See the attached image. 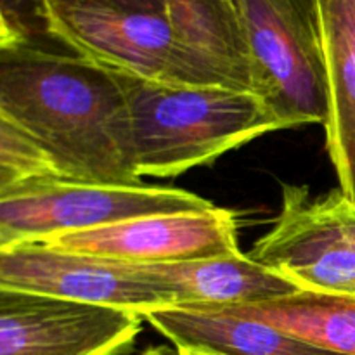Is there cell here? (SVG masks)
<instances>
[{
	"label": "cell",
	"mask_w": 355,
	"mask_h": 355,
	"mask_svg": "<svg viewBox=\"0 0 355 355\" xmlns=\"http://www.w3.org/2000/svg\"><path fill=\"white\" fill-rule=\"evenodd\" d=\"M40 30L104 68L175 85L257 94V76L231 0H172L163 12L92 0H40Z\"/></svg>",
	"instance_id": "obj_1"
},
{
	"label": "cell",
	"mask_w": 355,
	"mask_h": 355,
	"mask_svg": "<svg viewBox=\"0 0 355 355\" xmlns=\"http://www.w3.org/2000/svg\"><path fill=\"white\" fill-rule=\"evenodd\" d=\"M0 118L37 141L66 180L141 186L130 114L114 71L35 45H0Z\"/></svg>",
	"instance_id": "obj_2"
},
{
	"label": "cell",
	"mask_w": 355,
	"mask_h": 355,
	"mask_svg": "<svg viewBox=\"0 0 355 355\" xmlns=\"http://www.w3.org/2000/svg\"><path fill=\"white\" fill-rule=\"evenodd\" d=\"M110 69V68H107ZM114 71L130 114L139 177L172 179L283 130L267 103L227 85H175Z\"/></svg>",
	"instance_id": "obj_3"
},
{
	"label": "cell",
	"mask_w": 355,
	"mask_h": 355,
	"mask_svg": "<svg viewBox=\"0 0 355 355\" xmlns=\"http://www.w3.org/2000/svg\"><path fill=\"white\" fill-rule=\"evenodd\" d=\"M257 76V96L283 128L324 123L326 61L314 0H231Z\"/></svg>",
	"instance_id": "obj_4"
},
{
	"label": "cell",
	"mask_w": 355,
	"mask_h": 355,
	"mask_svg": "<svg viewBox=\"0 0 355 355\" xmlns=\"http://www.w3.org/2000/svg\"><path fill=\"white\" fill-rule=\"evenodd\" d=\"M215 205L205 198L175 187L76 180L35 184L0 196V250L132 218L203 211Z\"/></svg>",
	"instance_id": "obj_5"
},
{
	"label": "cell",
	"mask_w": 355,
	"mask_h": 355,
	"mask_svg": "<svg viewBox=\"0 0 355 355\" xmlns=\"http://www.w3.org/2000/svg\"><path fill=\"white\" fill-rule=\"evenodd\" d=\"M250 257L302 290L355 297V245L329 193L283 184L279 214Z\"/></svg>",
	"instance_id": "obj_6"
},
{
	"label": "cell",
	"mask_w": 355,
	"mask_h": 355,
	"mask_svg": "<svg viewBox=\"0 0 355 355\" xmlns=\"http://www.w3.org/2000/svg\"><path fill=\"white\" fill-rule=\"evenodd\" d=\"M142 321L130 309L0 290V355H125Z\"/></svg>",
	"instance_id": "obj_7"
},
{
	"label": "cell",
	"mask_w": 355,
	"mask_h": 355,
	"mask_svg": "<svg viewBox=\"0 0 355 355\" xmlns=\"http://www.w3.org/2000/svg\"><path fill=\"white\" fill-rule=\"evenodd\" d=\"M0 290L130 309L170 307L163 288L141 266L64 252L45 243L0 250Z\"/></svg>",
	"instance_id": "obj_8"
},
{
	"label": "cell",
	"mask_w": 355,
	"mask_h": 355,
	"mask_svg": "<svg viewBox=\"0 0 355 355\" xmlns=\"http://www.w3.org/2000/svg\"><path fill=\"white\" fill-rule=\"evenodd\" d=\"M38 243L130 266L191 262L239 252L234 214L218 207L149 215Z\"/></svg>",
	"instance_id": "obj_9"
},
{
	"label": "cell",
	"mask_w": 355,
	"mask_h": 355,
	"mask_svg": "<svg viewBox=\"0 0 355 355\" xmlns=\"http://www.w3.org/2000/svg\"><path fill=\"white\" fill-rule=\"evenodd\" d=\"M165 291L170 307L218 312L259 305L302 288L241 252L179 263L141 266Z\"/></svg>",
	"instance_id": "obj_10"
},
{
	"label": "cell",
	"mask_w": 355,
	"mask_h": 355,
	"mask_svg": "<svg viewBox=\"0 0 355 355\" xmlns=\"http://www.w3.org/2000/svg\"><path fill=\"white\" fill-rule=\"evenodd\" d=\"M326 61V149L355 203V0H314Z\"/></svg>",
	"instance_id": "obj_11"
},
{
	"label": "cell",
	"mask_w": 355,
	"mask_h": 355,
	"mask_svg": "<svg viewBox=\"0 0 355 355\" xmlns=\"http://www.w3.org/2000/svg\"><path fill=\"white\" fill-rule=\"evenodd\" d=\"M142 318L177 349L220 355H342L267 322L225 312L165 307L144 312Z\"/></svg>",
	"instance_id": "obj_12"
},
{
	"label": "cell",
	"mask_w": 355,
	"mask_h": 355,
	"mask_svg": "<svg viewBox=\"0 0 355 355\" xmlns=\"http://www.w3.org/2000/svg\"><path fill=\"white\" fill-rule=\"evenodd\" d=\"M218 312L267 322L329 352L355 355V297L349 295L302 290L279 300Z\"/></svg>",
	"instance_id": "obj_13"
},
{
	"label": "cell",
	"mask_w": 355,
	"mask_h": 355,
	"mask_svg": "<svg viewBox=\"0 0 355 355\" xmlns=\"http://www.w3.org/2000/svg\"><path fill=\"white\" fill-rule=\"evenodd\" d=\"M66 180L37 141L0 118V196L35 184Z\"/></svg>",
	"instance_id": "obj_14"
},
{
	"label": "cell",
	"mask_w": 355,
	"mask_h": 355,
	"mask_svg": "<svg viewBox=\"0 0 355 355\" xmlns=\"http://www.w3.org/2000/svg\"><path fill=\"white\" fill-rule=\"evenodd\" d=\"M125 10H144V12H163L170 7L172 0H92ZM40 0H2V35L0 44L17 40H31V24L37 21V10ZM38 23V21H37Z\"/></svg>",
	"instance_id": "obj_15"
},
{
	"label": "cell",
	"mask_w": 355,
	"mask_h": 355,
	"mask_svg": "<svg viewBox=\"0 0 355 355\" xmlns=\"http://www.w3.org/2000/svg\"><path fill=\"white\" fill-rule=\"evenodd\" d=\"M329 196H331L333 207H335L343 227L349 232L350 239H352L355 245V203H352V201L343 194L342 189L329 191Z\"/></svg>",
	"instance_id": "obj_16"
},
{
	"label": "cell",
	"mask_w": 355,
	"mask_h": 355,
	"mask_svg": "<svg viewBox=\"0 0 355 355\" xmlns=\"http://www.w3.org/2000/svg\"><path fill=\"white\" fill-rule=\"evenodd\" d=\"M141 355H182V352H180L175 345L173 347L159 345V347H149V349H146Z\"/></svg>",
	"instance_id": "obj_17"
},
{
	"label": "cell",
	"mask_w": 355,
	"mask_h": 355,
	"mask_svg": "<svg viewBox=\"0 0 355 355\" xmlns=\"http://www.w3.org/2000/svg\"><path fill=\"white\" fill-rule=\"evenodd\" d=\"M182 355H220L214 352H207V350H196V349H179Z\"/></svg>",
	"instance_id": "obj_18"
}]
</instances>
